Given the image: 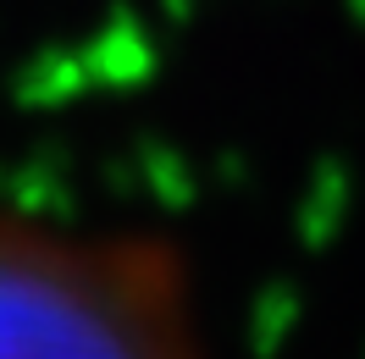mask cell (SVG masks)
Returning a JSON list of instances; mask_svg holds the SVG:
<instances>
[{
	"label": "cell",
	"instance_id": "obj_1",
	"mask_svg": "<svg viewBox=\"0 0 365 359\" xmlns=\"http://www.w3.org/2000/svg\"><path fill=\"white\" fill-rule=\"evenodd\" d=\"M200 326L194 266L155 227L0 204V354H182Z\"/></svg>",
	"mask_w": 365,
	"mask_h": 359
}]
</instances>
